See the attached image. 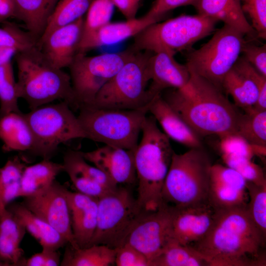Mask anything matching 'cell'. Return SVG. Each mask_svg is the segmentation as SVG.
Returning a JSON list of instances; mask_svg holds the SVG:
<instances>
[{"label":"cell","mask_w":266,"mask_h":266,"mask_svg":"<svg viewBox=\"0 0 266 266\" xmlns=\"http://www.w3.org/2000/svg\"><path fill=\"white\" fill-rule=\"evenodd\" d=\"M148 111L169 139L190 148L203 147L201 137L168 105L162 94L152 100Z\"/></svg>","instance_id":"7402d4cb"},{"label":"cell","mask_w":266,"mask_h":266,"mask_svg":"<svg viewBox=\"0 0 266 266\" xmlns=\"http://www.w3.org/2000/svg\"><path fill=\"white\" fill-rule=\"evenodd\" d=\"M158 22L146 14L125 22H108L82 36L77 53H85L95 48L112 45L134 37L149 25Z\"/></svg>","instance_id":"ffe728a7"},{"label":"cell","mask_w":266,"mask_h":266,"mask_svg":"<svg viewBox=\"0 0 266 266\" xmlns=\"http://www.w3.org/2000/svg\"><path fill=\"white\" fill-rule=\"evenodd\" d=\"M0 139L5 152L31 150L33 137L24 114L10 112L0 116Z\"/></svg>","instance_id":"cb8c5ba5"},{"label":"cell","mask_w":266,"mask_h":266,"mask_svg":"<svg viewBox=\"0 0 266 266\" xmlns=\"http://www.w3.org/2000/svg\"><path fill=\"white\" fill-rule=\"evenodd\" d=\"M151 53L136 51L88 105L116 109H148L152 100L148 92L150 82L148 61Z\"/></svg>","instance_id":"ba28073f"},{"label":"cell","mask_w":266,"mask_h":266,"mask_svg":"<svg viewBox=\"0 0 266 266\" xmlns=\"http://www.w3.org/2000/svg\"><path fill=\"white\" fill-rule=\"evenodd\" d=\"M58 0H13L16 18L23 22L37 42L43 34Z\"/></svg>","instance_id":"d4e9b609"},{"label":"cell","mask_w":266,"mask_h":266,"mask_svg":"<svg viewBox=\"0 0 266 266\" xmlns=\"http://www.w3.org/2000/svg\"><path fill=\"white\" fill-rule=\"evenodd\" d=\"M115 264L117 266H150L146 256L128 244L117 248Z\"/></svg>","instance_id":"7bdbcfd3"},{"label":"cell","mask_w":266,"mask_h":266,"mask_svg":"<svg viewBox=\"0 0 266 266\" xmlns=\"http://www.w3.org/2000/svg\"><path fill=\"white\" fill-rule=\"evenodd\" d=\"M3 263L0 262V266L2 265Z\"/></svg>","instance_id":"f907efd6"},{"label":"cell","mask_w":266,"mask_h":266,"mask_svg":"<svg viewBox=\"0 0 266 266\" xmlns=\"http://www.w3.org/2000/svg\"><path fill=\"white\" fill-rule=\"evenodd\" d=\"M16 8L13 0H0V23L11 18H16Z\"/></svg>","instance_id":"7dc6e473"},{"label":"cell","mask_w":266,"mask_h":266,"mask_svg":"<svg viewBox=\"0 0 266 266\" xmlns=\"http://www.w3.org/2000/svg\"><path fill=\"white\" fill-rule=\"evenodd\" d=\"M141 133V139L134 151L138 182L136 200L142 210L152 211L165 203L162 190L174 151L169 138L152 115H146Z\"/></svg>","instance_id":"3957f363"},{"label":"cell","mask_w":266,"mask_h":266,"mask_svg":"<svg viewBox=\"0 0 266 266\" xmlns=\"http://www.w3.org/2000/svg\"><path fill=\"white\" fill-rule=\"evenodd\" d=\"M245 35L226 25L217 30L211 39L187 55L189 71L223 90L222 84L241 54Z\"/></svg>","instance_id":"30bf717a"},{"label":"cell","mask_w":266,"mask_h":266,"mask_svg":"<svg viewBox=\"0 0 266 266\" xmlns=\"http://www.w3.org/2000/svg\"><path fill=\"white\" fill-rule=\"evenodd\" d=\"M173 211L174 206L166 203L156 210L145 211L132 228L124 244H128L138 250L151 262L170 240Z\"/></svg>","instance_id":"4fadbf2b"},{"label":"cell","mask_w":266,"mask_h":266,"mask_svg":"<svg viewBox=\"0 0 266 266\" xmlns=\"http://www.w3.org/2000/svg\"><path fill=\"white\" fill-rule=\"evenodd\" d=\"M62 171V164L50 159H43L35 164L26 166L20 180L17 197L24 198L42 190L54 181Z\"/></svg>","instance_id":"83f0119b"},{"label":"cell","mask_w":266,"mask_h":266,"mask_svg":"<svg viewBox=\"0 0 266 266\" xmlns=\"http://www.w3.org/2000/svg\"><path fill=\"white\" fill-rule=\"evenodd\" d=\"M188 84L162 96L168 105L201 137L236 133L240 112L224 91L190 72Z\"/></svg>","instance_id":"7a4b0ae2"},{"label":"cell","mask_w":266,"mask_h":266,"mask_svg":"<svg viewBox=\"0 0 266 266\" xmlns=\"http://www.w3.org/2000/svg\"><path fill=\"white\" fill-rule=\"evenodd\" d=\"M62 266H109L115 264L117 248L104 245L74 248L67 244Z\"/></svg>","instance_id":"f1b7e54d"},{"label":"cell","mask_w":266,"mask_h":266,"mask_svg":"<svg viewBox=\"0 0 266 266\" xmlns=\"http://www.w3.org/2000/svg\"><path fill=\"white\" fill-rule=\"evenodd\" d=\"M84 20L82 17L58 27L37 42L36 46L56 67L63 69L68 67L72 63L77 53Z\"/></svg>","instance_id":"e0dca14e"},{"label":"cell","mask_w":266,"mask_h":266,"mask_svg":"<svg viewBox=\"0 0 266 266\" xmlns=\"http://www.w3.org/2000/svg\"><path fill=\"white\" fill-rule=\"evenodd\" d=\"M241 53L245 59L261 74L266 77V45H256L247 41Z\"/></svg>","instance_id":"ee69618b"},{"label":"cell","mask_w":266,"mask_h":266,"mask_svg":"<svg viewBox=\"0 0 266 266\" xmlns=\"http://www.w3.org/2000/svg\"><path fill=\"white\" fill-rule=\"evenodd\" d=\"M247 181L234 169L212 165L210 172L207 201L216 210L247 206Z\"/></svg>","instance_id":"9a60e30c"},{"label":"cell","mask_w":266,"mask_h":266,"mask_svg":"<svg viewBox=\"0 0 266 266\" xmlns=\"http://www.w3.org/2000/svg\"><path fill=\"white\" fill-rule=\"evenodd\" d=\"M248 213L264 237L266 238V184L258 185L247 181Z\"/></svg>","instance_id":"d590c367"},{"label":"cell","mask_w":266,"mask_h":266,"mask_svg":"<svg viewBox=\"0 0 266 266\" xmlns=\"http://www.w3.org/2000/svg\"><path fill=\"white\" fill-rule=\"evenodd\" d=\"M12 65L9 62L0 66V116L20 112Z\"/></svg>","instance_id":"836d02e7"},{"label":"cell","mask_w":266,"mask_h":266,"mask_svg":"<svg viewBox=\"0 0 266 266\" xmlns=\"http://www.w3.org/2000/svg\"><path fill=\"white\" fill-rule=\"evenodd\" d=\"M219 138L221 155L242 157L249 159H252L255 156L266 157V146L252 144L237 134H230Z\"/></svg>","instance_id":"e575fe53"},{"label":"cell","mask_w":266,"mask_h":266,"mask_svg":"<svg viewBox=\"0 0 266 266\" xmlns=\"http://www.w3.org/2000/svg\"><path fill=\"white\" fill-rule=\"evenodd\" d=\"M78 120L85 138L105 145L134 151L148 109L125 110L83 105Z\"/></svg>","instance_id":"8992f818"},{"label":"cell","mask_w":266,"mask_h":266,"mask_svg":"<svg viewBox=\"0 0 266 266\" xmlns=\"http://www.w3.org/2000/svg\"><path fill=\"white\" fill-rule=\"evenodd\" d=\"M226 166L237 171L247 181L258 185L266 184L263 168L252 159L245 157L221 155Z\"/></svg>","instance_id":"74e56055"},{"label":"cell","mask_w":266,"mask_h":266,"mask_svg":"<svg viewBox=\"0 0 266 266\" xmlns=\"http://www.w3.org/2000/svg\"><path fill=\"white\" fill-rule=\"evenodd\" d=\"M152 53L148 61L150 76L148 92L152 99L166 89H180L187 86L191 74L186 65L179 64L174 56L166 52Z\"/></svg>","instance_id":"d6986e66"},{"label":"cell","mask_w":266,"mask_h":266,"mask_svg":"<svg viewBox=\"0 0 266 266\" xmlns=\"http://www.w3.org/2000/svg\"><path fill=\"white\" fill-rule=\"evenodd\" d=\"M218 21L202 15H182L152 24L134 36L133 49L152 53L165 52L174 56L190 49L208 36Z\"/></svg>","instance_id":"52a82bcc"},{"label":"cell","mask_w":266,"mask_h":266,"mask_svg":"<svg viewBox=\"0 0 266 266\" xmlns=\"http://www.w3.org/2000/svg\"><path fill=\"white\" fill-rule=\"evenodd\" d=\"M48 250L42 249L40 252L32 255L24 261V266H45Z\"/></svg>","instance_id":"c3c4849f"},{"label":"cell","mask_w":266,"mask_h":266,"mask_svg":"<svg viewBox=\"0 0 266 266\" xmlns=\"http://www.w3.org/2000/svg\"><path fill=\"white\" fill-rule=\"evenodd\" d=\"M134 151L105 145L91 151L81 152L87 161L118 185L132 184L136 180Z\"/></svg>","instance_id":"ac0fdd59"},{"label":"cell","mask_w":266,"mask_h":266,"mask_svg":"<svg viewBox=\"0 0 266 266\" xmlns=\"http://www.w3.org/2000/svg\"><path fill=\"white\" fill-rule=\"evenodd\" d=\"M26 166L18 157H15L0 167V213L6 207L4 199L7 188L13 182L20 179Z\"/></svg>","instance_id":"ab89813d"},{"label":"cell","mask_w":266,"mask_h":266,"mask_svg":"<svg viewBox=\"0 0 266 266\" xmlns=\"http://www.w3.org/2000/svg\"><path fill=\"white\" fill-rule=\"evenodd\" d=\"M136 51L132 48L94 56L77 53L68 67L77 109L91 105L102 86Z\"/></svg>","instance_id":"7c38bea8"},{"label":"cell","mask_w":266,"mask_h":266,"mask_svg":"<svg viewBox=\"0 0 266 266\" xmlns=\"http://www.w3.org/2000/svg\"><path fill=\"white\" fill-rule=\"evenodd\" d=\"M222 87L233 98L234 104L243 111L253 107L257 102L259 93L257 84L235 65L224 77Z\"/></svg>","instance_id":"4316f807"},{"label":"cell","mask_w":266,"mask_h":266,"mask_svg":"<svg viewBox=\"0 0 266 266\" xmlns=\"http://www.w3.org/2000/svg\"><path fill=\"white\" fill-rule=\"evenodd\" d=\"M138 0L140 1V0Z\"/></svg>","instance_id":"816d5d0a"},{"label":"cell","mask_w":266,"mask_h":266,"mask_svg":"<svg viewBox=\"0 0 266 266\" xmlns=\"http://www.w3.org/2000/svg\"><path fill=\"white\" fill-rule=\"evenodd\" d=\"M211 158L203 147L173 152L163 190L164 202L176 207L208 202Z\"/></svg>","instance_id":"5b68a950"},{"label":"cell","mask_w":266,"mask_h":266,"mask_svg":"<svg viewBox=\"0 0 266 266\" xmlns=\"http://www.w3.org/2000/svg\"><path fill=\"white\" fill-rule=\"evenodd\" d=\"M17 52V50L13 48L0 47V66L11 62Z\"/></svg>","instance_id":"681fc988"},{"label":"cell","mask_w":266,"mask_h":266,"mask_svg":"<svg viewBox=\"0 0 266 266\" xmlns=\"http://www.w3.org/2000/svg\"><path fill=\"white\" fill-rule=\"evenodd\" d=\"M150 266H210L205 258L190 246L169 241L150 262Z\"/></svg>","instance_id":"f546056e"},{"label":"cell","mask_w":266,"mask_h":266,"mask_svg":"<svg viewBox=\"0 0 266 266\" xmlns=\"http://www.w3.org/2000/svg\"><path fill=\"white\" fill-rule=\"evenodd\" d=\"M144 212L127 188L118 186L109 190L98 199L97 226L89 246H122Z\"/></svg>","instance_id":"8fae6325"},{"label":"cell","mask_w":266,"mask_h":266,"mask_svg":"<svg viewBox=\"0 0 266 266\" xmlns=\"http://www.w3.org/2000/svg\"><path fill=\"white\" fill-rule=\"evenodd\" d=\"M24 115L33 137L30 152L43 159H50L60 145L85 138L77 116L65 101L37 107Z\"/></svg>","instance_id":"9c48e42d"},{"label":"cell","mask_w":266,"mask_h":266,"mask_svg":"<svg viewBox=\"0 0 266 266\" xmlns=\"http://www.w3.org/2000/svg\"><path fill=\"white\" fill-rule=\"evenodd\" d=\"M197 1L198 0H156L146 14L159 22L171 10L182 6H194Z\"/></svg>","instance_id":"f6af8a7d"},{"label":"cell","mask_w":266,"mask_h":266,"mask_svg":"<svg viewBox=\"0 0 266 266\" xmlns=\"http://www.w3.org/2000/svg\"><path fill=\"white\" fill-rule=\"evenodd\" d=\"M216 211L208 202L183 207L174 206L170 241L186 246L197 242L211 228Z\"/></svg>","instance_id":"2e32d148"},{"label":"cell","mask_w":266,"mask_h":266,"mask_svg":"<svg viewBox=\"0 0 266 266\" xmlns=\"http://www.w3.org/2000/svg\"><path fill=\"white\" fill-rule=\"evenodd\" d=\"M242 9L247 13L258 38H266V0H240Z\"/></svg>","instance_id":"60d3db41"},{"label":"cell","mask_w":266,"mask_h":266,"mask_svg":"<svg viewBox=\"0 0 266 266\" xmlns=\"http://www.w3.org/2000/svg\"><path fill=\"white\" fill-rule=\"evenodd\" d=\"M67 191L55 180L38 192L24 197L22 204L57 230L67 244L77 248L72 232Z\"/></svg>","instance_id":"5bb4252c"},{"label":"cell","mask_w":266,"mask_h":266,"mask_svg":"<svg viewBox=\"0 0 266 266\" xmlns=\"http://www.w3.org/2000/svg\"><path fill=\"white\" fill-rule=\"evenodd\" d=\"M62 165L63 170L66 172H76L108 189H113L118 186L100 169L88 164L80 151L71 150L67 151L64 156Z\"/></svg>","instance_id":"d6a6232c"},{"label":"cell","mask_w":266,"mask_h":266,"mask_svg":"<svg viewBox=\"0 0 266 266\" xmlns=\"http://www.w3.org/2000/svg\"><path fill=\"white\" fill-rule=\"evenodd\" d=\"M36 43L37 40L27 30H21L13 23L6 21L0 28V47L13 48L19 52Z\"/></svg>","instance_id":"8d00e7d4"},{"label":"cell","mask_w":266,"mask_h":266,"mask_svg":"<svg viewBox=\"0 0 266 266\" xmlns=\"http://www.w3.org/2000/svg\"><path fill=\"white\" fill-rule=\"evenodd\" d=\"M14 57L17 94L31 110L57 100L77 109L69 74L54 66L36 44L18 52Z\"/></svg>","instance_id":"277c9868"},{"label":"cell","mask_w":266,"mask_h":266,"mask_svg":"<svg viewBox=\"0 0 266 266\" xmlns=\"http://www.w3.org/2000/svg\"><path fill=\"white\" fill-rule=\"evenodd\" d=\"M234 65L248 74L258 87L259 96L253 107L260 111L266 110V77L261 74L243 56L239 57Z\"/></svg>","instance_id":"b9f144b4"},{"label":"cell","mask_w":266,"mask_h":266,"mask_svg":"<svg viewBox=\"0 0 266 266\" xmlns=\"http://www.w3.org/2000/svg\"><path fill=\"white\" fill-rule=\"evenodd\" d=\"M114 6L112 0H93L86 13L82 36L109 22Z\"/></svg>","instance_id":"f35d334b"},{"label":"cell","mask_w":266,"mask_h":266,"mask_svg":"<svg viewBox=\"0 0 266 266\" xmlns=\"http://www.w3.org/2000/svg\"><path fill=\"white\" fill-rule=\"evenodd\" d=\"M266 241L245 206L216 210L208 232L190 246L210 266H264Z\"/></svg>","instance_id":"6da1fadb"},{"label":"cell","mask_w":266,"mask_h":266,"mask_svg":"<svg viewBox=\"0 0 266 266\" xmlns=\"http://www.w3.org/2000/svg\"><path fill=\"white\" fill-rule=\"evenodd\" d=\"M194 6L198 14L221 21L251 39L258 38L245 16L240 0H198Z\"/></svg>","instance_id":"603a6c76"},{"label":"cell","mask_w":266,"mask_h":266,"mask_svg":"<svg viewBox=\"0 0 266 266\" xmlns=\"http://www.w3.org/2000/svg\"><path fill=\"white\" fill-rule=\"evenodd\" d=\"M92 0H59L40 38L46 36L58 27L71 23L83 17Z\"/></svg>","instance_id":"1f68e13d"},{"label":"cell","mask_w":266,"mask_h":266,"mask_svg":"<svg viewBox=\"0 0 266 266\" xmlns=\"http://www.w3.org/2000/svg\"><path fill=\"white\" fill-rule=\"evenodd\" d=\"M8 208L42 249L57 250L67 244L66 240L57 230L34 215L22 203L14 204Z\"/></svg>","instance_id":"484cf974"},{"label":"cell","mask_w":266,"mask_h":266,"mask_svg":"<svg viewBox=\"0 0 266 266\" xmlns=\"http://www.w3.org/2000/svg\"><path fill=\"white\" fill-rule=\"evenodd\" d=\"M67 199L75 242L78 247H87L97 226L98 198L67 190Z\"/></svg>","instance_id":"44dd1931"},{"label":"cell","mask_w":266,"mask_h":266,"mask_svg":"<svg viewBox=\"0 0 266 266\" xmlns=\"http://www.w3.org/2000/svg\"><path fill=\"white\" fill-rule=\"evenodd\" d=\"M114 6H115L127 20H131L136 18L139 1L138 0H112Z\"/></svg>","instance_id":"bcb514c9"},{"label":"cell","mask_w":266,"mask_h":266,"mask_svg":"<svg viewBox=\"0 0 266 266\" xmlns=\"http://www.w3.org/2000/svg\"><path fill=\"white\" fill-rule=\"evenodd\" d=\"M236 134L252 144L266 146V110L252 107L241 113Z\"/></svg>","instance_id":"4dcf8cb0"}]
</instances>
